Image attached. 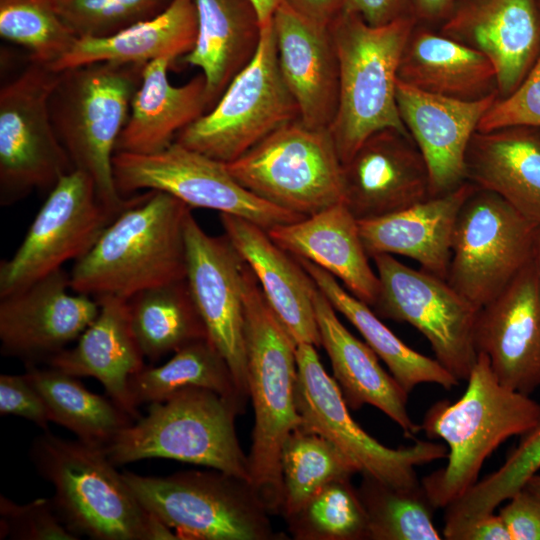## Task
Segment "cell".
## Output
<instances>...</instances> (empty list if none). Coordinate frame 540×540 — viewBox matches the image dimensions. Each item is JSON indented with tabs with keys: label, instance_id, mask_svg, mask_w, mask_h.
<instances>
[{
	"label": "cell",
	"instance_id": "bcb514c9",
	"mask_svg": "<svg viewBox=\"0 0 540 540\" xmlns=\"http://www.w3.org/2000/svg\"><path fill=\"white\" fill-rule=\"evenodd\" d=\"M0 414L25 418L48 430L47 407L35 387L23 375H0Z\"/></svg>",
	"mask_w": 540,
	"mask_h": 540
},
{
	"label": "cell",
	"instance_id": "4316f807",
	"mask_svg": "<svg viewBox=\"0 0 540 540\" xmlns=\"http://www.w3.org/2000/svg\"><path fill=\"white\" fill-rule=\"evenodd\" d=\"M99 312L77 344L47 359L50 367L75 377H93L109 398L133 419L139 413L129 392V379L144 367L143 354L132 333L128 302L115 296L94 298Z\"/></svg>",
	"mask_w": 540,
	"mask_h": 540
},
{
	"label": "cell",
	"instance_id": "3957f363",
	"mask_svg": "<svg viewBox=\"0 0 540 540\" xmlns=\"http://www.w3.org/2000/svg\"><path fill=\"white\" fill-rule=\"evenodd\" d=\"M465 393L454 403L441 400L425 413L421 430L448 446L445 467L421 484L435 508H445L477 481L485 460L509 437L523 435L537 422L540 404L502 386L489 358L478 352Z\"/></svg>",
	"mask_w": 540,
	"mask_h": 540
},
{
	"label": "cell",
	"instance_id": "1f68e13d",
	"mask_svg": "<svg viewBox=\"0 0 540 540\" xmlns=\"http://www.w3.org/2000/svg\"><path fill=\"white\" fill-rule=\"evenodd\" d=\"M194 3L196 41L180 60L201 70L210 110L232 79L255 56L262 27L251 0H194Z\"/></svg>",
	"mask_w": 540,
	"mask_h": 540
},
{
	"label": "cell",
	"instance_id": "83f0119b",
	"mask_svg": "<svg viewBox=\"0 0 540 540\" xmlns=\"http://www.w3.org/2000/svg\"><path fill=\"white\" fill-rule=\"evenodd\" d=\"M321 344L330 359L334 379L350 409L375 406L398 424L408 438L421 430L407 409L408 393L380 365L376 353L352 335L336 310L316 288L313 296Z\"/></svg>",
	"mask_w": 540,
	"mask_h": 540
},
{
	"label": "cell",
	"instance_id": "d6986e66",
	"mask_svg": "<svg viewBox=\"0 0 540 540\" xmlns=\"http://www.w3.org/2000/svg\"><path fill=\"white\" fill-rule=\"evenodd\" d=\"M343 203L355 218L386 216L432 197L427 164L409 134L370 135L342 164Z\"/></svg>",
	"mask_w": 540,
	"mask_h": 540
},
{
	"label": "cell",
	"instance_id": "f546056e",
	"mask_svg": "<svg viewBox=\"0 0 540 540\" xmlns=\"http://www.w3.org/2000/svg\"><path fill=\"white\" fill-rule=\"evenodd\" d=\"M466 180L540 226V133L530 127L476 131L467 149Z\"/></svg>",
	"mask_w": 540,
	"mask_h": 540
},
{
	"label": "cell",
	"instance_id": "7bdbcfd3",
	"mask_svg": "<svg viewBox=\"0 0 540 540\" xmlns=\"http://www.w3.org/2000/svg\"><path fill=\"white\" fill-rule=\"evenodd\" d=\"M171 0H51L77 38L115 34L164 10Z\"/></svg>",
	"mask_w": 540,
	"mask_h": 540
},
{
	"label": "cell",
	"instance_id": "f1b7e54d",
	"mask_svg": "<svg viewBox=\"0 0 540 540\" xmlns=\"http://www.w3.org/2000/svg\"><path fill=\"white\" fill-rule=\"evenodd\" d=\"M175 61L164 57L145 65L116 152L158 153L169 147L181 130L209 110L202 73L181 86L170 83L168 70Z\"/></svg>",
	"mask_w": 540,
	"mask_h": 540
},
{
	"label": "cell",
	"instance_id": "d590c367",
	"mask_svg": "<svg viewBox=\"0 0 540 540\" xmlns=\"http://www.w3.org/2000/svg\"><path fill=\"white\" fill-rule=\"evenodd\" d=\"M24 375L41 395L50 421L83 442L103 447L133 421L113 400L92 393L75 376L33 363L26 364Z\"/></svg>",
	"mask_w": 540,
	"mask_h": 540
},
{
	"label": "cell",
	"instance_id": "ab89813d",
	"mask_svg": "<svg viewBox=\"0 0 540 540\" xmlns=\"http://www.w3.org/2000/svg\"><path fill=\"white\" fill-rule=\"evenodd\" d=\"M357 489L368 517V539L440 540L433 522L436 509L422 484L399 488L362 474Z\"/></svg>",
	"mask_w": 540,
	"mask_h": 540
},
{
	"label": "cell",
	"instance_id": "ffe728a7",
	"mask_svg": "<svg viewBox=\"0 0 540 540\" xmlns=\"http://www.w3.org/2000/svg\"><path fill=\"white\" fill-rule=\"evenodd\" d=\"M474 339L502 386L528 396L540 388V292L533 257L479 310Z\"/></svg>",
	"mask_w": 540,
	"mask_h": 540
},
{
	"label": "cell",
	"instance_id": "8fae6325",
	"mask_svg": "<svg viewBox=\"0 0 540 540\" xmlns=\"http://www.w3.org/2000/svg\"><path fill=\"white\" fill-rule=\"evenodd\" d=\"M60 72L31 62L0 90V204L51 190L74 170L53 127L50 95Z\"/></svg>",
	"mask_w": 540,
	"mask_h": 540
},
{
	"label": "cell",
	"instance_id": "74e56055",
	"mask_svg": "<svg viewBox=\"0 0 540 540\" xmlns=\"http://www.w3.org/2000/svg\"><path fill=\"white\" fill-rule=\"evenodd\" d=\"M356 473L359 467L334 443L303 425L296 428L281 451V513L295 514L323 486Z\"/></svg>",
	"mask_w": 540,
	"mask_h": 540
},
{
	"label": "cell",
	"instance_id": "11a10c76",
	"mask_svg": "<svg viewBox=\"0 0 540 540\" xmlns=\"http://www.w3.org/2000/svg\"><path fill=\"white\" fill-rule=\"evenodd\" d=\"M524 487L540 498V474L532 476Z\"/></svg>",
	"mask_w": 540,
	"mask_h": 540
},
{
	"label": "cell",
	"instance_id": "d6a6232c",
	"mask_svg": "<svg viewBox=\"0 0 540 540\" xmlns=\"http://www.w3.org/2000/svg\"><path fill=\"white\" fill-rule=\"evenodd\" d=\"M197 14L194 0H171L157 15L106 37L78 38L50 68L63 70L96 63H142L169 57L180 59L194 47Z\"/></svg>",
	"mask_w": 540,
	"mask_h": 540
},
{
	"label": "cell",
	"instance_id": "7a4b0ae2",
	"mask_svg": "<svg viewBox=\"0 0 540 540\" xmlns=\"http://www.w3.org/2000/svg\"><path fill=\"white\" fill-rule=\"evenodd\" d=\"M243 283L248 389L255 416L248 455L250 483L269 513L276 514L283 505L282 447L288 435L303 425L295 400L297 344L247 264Z\"/></svg>",
	"mask_w": 540,
	"mask_h": 540
},
{
	"label": "cell",
	"instance_id": "f907efd6",
	"mask_svg": "<svg viewBox=\"0 0 540 540\" xmlns=\"http://www.w3.org/2000/svg\"><path fill=\"white\" fill-rule=\"evenodd\" d=\"M301 15L324 25H330L341 13L346 0H283Z\"/></svg>",
	"mask_w": 540,
	"mask_h": 540
},
{
	"label": "cell",
	"instance_id": "ba28073f",
	"mask_svg": "<svg viewBox=\"0 0 540 540\" xmlns=\"http://www.w3.org/2000/svg\"><path fill=\"white\" fill-rule=\"evenodd\" d=\"M142 506L182 540H270L265 504L245 479L214 471H183L165 477L125 471Z\"/></svg>",
	"mask_w": 540,
	"mask_h": 540
},
{
	"label": "cell",
	"instance_id": "603a6c76",
	"mask_svg": "<svg viewBox=\"0 0 540 540\" xmlns=\"http://www.w3.org/2000/svg\"><path fill=\"white\" fill-rule=\"evenodd\" d=\"M278 64L300 120L329 129L339 99V62L330 25L315 22L283 0L273 15Z\"/></svg>",
	"mask_w": 540,
	"mask_h": 540
},
{
	"label": "cell",
	"instance_id": "4fadbf2b",
	"mask_svg": "<svg viewBox=\"0 0 540 540\" xmlns=\"http://www.w3.org/2000/svg\"><path fill=\"white\" fill-rule=\"evenodd\" d=\"M113 173L123 197L143 189L161 191L191 208L238 216L266 230L305 218L247 190L231 175L226 163L177 142L153 154L116 152Z\"/></svg>",
	"mask_w": 540,
	"mask_h": 540
},
{
	"label": "cell",
	"instance_id": "9c48e42d",
	"mask_svg": "<svg viewBox=\"0 0 540 540\" xmlns=\"http://www.w3.org/2000/svg\"><path fill=\"white\" fill-rule=\"evenodd\" d=\"M300 118L281 75L273 19L262 25L257 52L217 103L174 142L230 163L281 126Z\"/></svg>",
	"mask_w": 540,
	"mask_h": 540
},
{
	"label": "cell",
	"instance_id": "f35d334b",
	"mask_svg": "<svg viewBox=\"0 0 540 540\" xmlns=\"http://www.w3.org/2000/svg\"><path fill=\"white\" fill-rule=\"evenodd\" d=\"M521 436L519 444L498 470L478 480L464 495L445 507V539L456 540L471 522L494 512L499 504L511 498L538 473L540 413L536 424Z\"/></svg>",
	"mask_w": 540,
	"mask_h": 540
},
{
	"label": "cell",
	"instance_id": "9a60e30c",
	"mask_svg": "<svg viewBox=\"0 0 540 540\" xmlns=\"http://www.w3.org/2000/svg\"><path fill=\"white\" fill-rule=\"evenodd\" d=\"M371 258L380 283L375 313L415 327L435 359L459 381H467L478 356L474 333L479 310L444 279L390 254Z\"/></svg>",
	"mask_w": 540,
	"mask_h": 540
},
{
	"label": "cell",
	"instance_id": "9f6ffc18",
	"mask_svg": "<svg viewBox=\"0 0 540 540\" xmlns=\"http://www.w3.org/2000/svg\"><path fill=\"white\" fill-rule=\"evenodd\" d=\"M537 1H538L539 6H540V0H537Z\"/></svg>",
	"mask_w": 540,
	"mask_h": 540
},
{
	"label": "cell",
	"instance_id": "2e32d148",
	"mask_svg": "<svg viewBox=\"0 0 540 540\" xmlns=\"http://www.w3.org/2000/svg\"><path fill=\"white\" fill-rule=\"evenodd\" d=\"M99 200L93 180L74 169L59 179L23 242L0 263V297L26 288L78 260L115 219Z\"/></svg>",
	"mask_w": 540,
	"mask_h": 540
},
{
	"label": "cell",
	"instance_id": "8d00e7d4",
	"mask_svg": "<svg viewBox=\"0 0 540 540\" xmlns=\"http://www.w3.org/2000/svg\"><path fill=\"white\" fill-rule=\"evenodd\" d=\"M128 385L136 408L164 401L186 387L209 389L235 401L243 410L246 406L225 360L208 338L181 347L161 366H144L130 377Z\"/></svg>",
	"mask_w": 540,
	"mask_h": 540
},
{
	"label": "cell",
	"instance_id": "484cf974",
	"mask_svg": "<svg viewBox=\"0 0 540 540\" xmlns=\"http://www.w3.org/2000/svg\"><path fill=\"white\" fill-rule=\"evenodd\" d=\"M475 188L473 183L465 181L448 193L401 211L358 221L367 254L408 257L422 270L446 280L456 220Z\"/></svg>",
	"mask_w": 540,
	"mask_h": 540
},
{
	"label": "cell",
	"instance_id": "d4e9b609",
	"mask_svg": "<svg viewBox=\"0 0 540 540\" xmlns=\"http://www.w3.org/2000/svg\"><path fill=\"white\" fill-rule=\"evenodd\" d=\"M267 232L289 254L324 269L355 297L374 306L379 278L370 266L358 220L343 202Z\"/></svg>",
	"mask_w": 540,
	"mask_h": 540
},
{
	"label": "cell",
	"instance_id": "e0dca14e",
	"mask_svg": "<svg viewBox=\"0 0 540 540\" xmlns=\"http://www.w3.org/2000/svg\"><path fill=\"white\" fill-rule=\"evenodd\" d=\"M186 280L207 337L225 360L240 396L249 398L243 273L228 238L207 234L190 214L185 225Z\"/></svg>",
	"mask_w": 540,
	"mask_h": 540
},
{
	"label": "cell",
	"instance_id": "7c38bea8",
	"mask_svg": "<svg viewBox=\"0 0 540 540\" xmlns=\"http://www.w3.org/2000/svg\"><path fill=\"white\" fill-rule=\"evenodd\" d=\"M537 227L502 197L476 186L456 220L446 281L480 310L532 259Z\"/></svg>",
	"mask_w": 540,
	"mask_h": 540
},
{
	"label": "cell",
	"instance_id": "52a82bcc",
	"mask_svg": "<svg viewBox=\"0 0 540 540\" xmlns=\"http://www.w3.org/2000/svg\"><path fill=\"white\" fill-rule=\"evenodd\" d=\"M233 400L205 388L186 387L122 429L103 450L115 466L165 458L202 465L245 479L249 462L239 444L235 418L243 413ZM251 484V483H250Z\"/></svg>",
	"mask_w": 540,
	"mask_h": 540
},
{
	"label": "cell",
	"instance_id": "30bf717a",
	"mask_svg": "<svg viewBox=\"0 0 540 540\" xmlns=\"http://www.w3.org/2000/svg\"><path fill=\"white\" fill-rule=\"evenodd\" d=\"M247 190L308 217L343 202L342 162L329 129L289 122L226 163Z\"/></svg>",
	"mask_w": 540,
	"mask_h": 540
},
{
	"label": "cell",
	"instance_id": "4dcf8cb0",
	"mask_svg": "<svg viewBox=\"0 0 540 540\" xmlns=\"http://www.w3.org/2000/svg\"><path fill=\"white\" fill-rule=\"evenodd\" d=\"M398 80L430 94L463 101L498 95L496 71L486 56L418 23L405 44Z\"/></svg>",
	"mask_w": 540,
	"mask_h": 540
},
{
	"label": "cell",
	"instance_id": "f6af8a7d",
	"mask_svg": "<svg viewBox=\"0 0 540 540\" xmlns=\"http://www.w3.org/2000/svg\"><path fill=\"white\" fill-rule=\"evenodd\" d=\"M509 127L540 128V54L520 85L507 97L495 100L477 131Z\"/></svg>",
	"mask_w": 540,
	"mask_h": 540
},
{
	"label": "cell",
	"instance_id": "5b68a950",
	"mask_svg": "<svg viewBox=\"0 0 540 540\" xmlns=\"http://www.w3.org/2000/svg\"><path fill=\"white\" fill-rule=\"evenodd\" d=\"M145 65L96 62L63 70L49 99L53 127L74 169L93 180L99 200L116 216L144 195H120L113 157Z\"/></svg>",
	"mask_w": 540,
	"mask_h": 540
},
{
	"label": "cell",
	"instance_id": "816d5d0a",
	"mask_svg": "<svg viewBox=\"0 0 540 540\" xmlns=\"http://www.w3.org/2000/svg\"><path fill=\"white\" fill-rule=\"evenodd\" d=\"M459 0H412V15L418 24L441 26L452 14Z\"/></svg>",
	"mask_w": 540,
	"mask_h": 540
},
{
	"label": "cell",
	"instance_id": "ee69618b",
	"mask_svg": "<svg viewBox=\"0 0 540 540\" xmlns=\"http://www.w3.org/2000/svg\"><path fill=\"white\" fill-rule=\"evenodd\" d=\"M0 539L77 540L63 524L52 499L38 498L17 504L0 496Z\"/></svg>",
	"mask_w": 540,
	"mask_h": 540
},
{
	"label": "cell",
	"instance_id": "44dd1931",
	"mask_svg": "<svg viewBox=\"0 0 540 540\" xmlns=\"http://www.w3.org/2000/svg\"><path fill=\"white\" fill-rule=\"evenodd\" d=\"M439 31L490 60L498 98H505L540 54V6L537 0H459Z\"/></svg>",
	"mask_w": 540,
	"mask_h": 540
},
{
	"label": "cell",
	"instance_id": "681fc988",
	"mask_svg": "<svg viewBox=\"0 0 540 540\" xmlns=\"http://www.w3.org/2000/svg\"><path fill=\"white\" fill-rule=\"evenodd\" d=\"M457 540H510V536L501 516L491 512L471 522Z\"/></svg>",
	"mask_w": 540,
	"mask_h": 540
},
{
	"label": "cell",
	"instance_id": "277c9868",
	"mask_svg": "<svg viewBox=\"0 0 540 540\" xmlns=\"http://www.w3.org/2000/svg\"><path fill=\"white\" fill-rule=\"evenodd\" d=\"M31 460L55 490L53 505L74 535L95 540H167L176 534L138 501L103 447L44 431ZM79 538V537H78Z\"/></svg>",
	"mask_w": 540,
	"mask_h": 540
},
{
	"label": "cell",
	"instance_id": "836d02e7",
	"mask_svg": "<svg viewBox=\"0 0 540 540\" xmlns=\"http://www.w3.org/2000/svg\"><path fill=\"white\" fill-rule=\"evenodd\" d=\"M293 257L334 309L360 332L366 344L384 361L391 375L408 394L422 383L438 384L447 390L459 385L460 381L436 359L415 351L399 339L369 305L351 294L334 276L303 258Z\"/></svg>",
	"mask_w": 540,
	"mask_h": 540
},
{
	"label": "cell",
	"instance_id": "5bb4252c",
	"mask_svg": "<svg viewBox=\"0 0 540 540\" xmlns=\"http://www.w3.org/2000/svg\"><path fill=\"white\" fill-rule=\"evenodd\" d=\"M295 400L303 426L319 433L341 449L361 474L399 488L421 484L415 467L447 457L448 448L431 441H416L389 448L370 436L354 421L335 379L323 368L316 347L297 344Z\"/></svg>",
	"mask_w": 540,
	"mask_h": 540
},
{
	"label": "cell",
	"instance_id": "60d3db41",
	"mask_svg": "<svg viewBox=\"0 0 540 540\" xmlns=\"http://www.w3.org/2000/svg\"><path fill=\"white\" fill-rule=\"evenodd\" d=\"M351 479H339L319 489L286 518L295 539H368V517Z\"/></svg>",
	"mask_w": 540,
	"mask_h": 540
},
{
	"label": "cell",
	"instance_id": "db71d44e",
	"mask_svg": "<svg viewBox=\"0 0 540 540\" xmlns=\"http://www.w3.org/2000/svg\"><path fill=\"white\" fill-rule=\"evenodd\" d=\"M533 260L536 268L538 288L540 292V226H538L536 230Z\"/></svg>",
	"mask_w": 540,
	"mask_h": 540
},
{
	"label": "cell",
	"instance_id": "6da1fadb",
	"mask_svg": "<svg viewBox=\"0 0 540 540\" xmlns=\"http://www.w3.org/2000/svg\"><path fill=\"white\" fill-rule=\"evenodd\" d=\"M191 209L168 193L145 192L75 261L71 290L129 300L146 289L186 279L185 225Z\"/></svg>",
	"mask_w": 540,
	"mask_h": 540
},
{
	"label": "cell",
	"instance_id": "f5cc1de1",
	"mask_svg": "<svg viewBox=\"0 0 540 540\" xmlns=\"http://www.w3.org/2000/svg\"><path fill=\"white\" fill-rule=\"evenodd\" d=\"M255 6L261 27L262 25L270 22L273 19V15L277 7L282 0H251Z\"/></svg>",
	"mask_w": 540,
	"mask_h": 540
},
{
	"label": "cell",
	"instance_id": "8992f818",
	"mask_svg": "<svg viewBox=\"0 0 540 540\" xmlns=\"http://www.w3.org/2000/svg\"><path fill=\"white\" fill-rule=\"evenodd\" d=\"M416 24L408 16L371 26L344 12L330 24L339 62V99L329 131L342 164L379 130L409 134L398 111L396 87L401 56Z\"/></svg>",
	"mask_w": 540,
	"mask_h": 540
},
{
	"label": "cell",
	"instance_id": "7402d4cb",
	"mask_svg": "<svg viewBox=\"0 0 540 540\" xmlns=\"http://www.w3.org/2000/svg\"><path fill=\"white\" fill-rule=\"evenodd\" d=\"M497 94L463 101L430 94L397 81L400 118L429 171L431 194L448 193L466 180V154Z\"/></svg>",
	"mask_w": 540,
	"mask_h": 540
},
{
	"label": "cell",
	"instance_id": "cb8c5ba5",
	"mask_svg": "<svg viewBox=\"0 0 540 540\" xmlns=\"http://www.w3.org/2000/svg\"><path fill=\"white\" fill-rule=\"evenodd\" d=\"M224 235L256 277L267 303L296 344L320 347L314 281L298 261L277 245L266 229L246 219L220 214Z\"/></svg>",
	"mask_w": 540,
	"mask_h": 540
},
{
	"label": "cell",
	"instance_id": "ac0fdd59",
	"mask_svg": "<svg viewBox=\"0 0 540 540\" xmlns=\"http://www.w3.org/2000/svg\"><path fill=\"white\" fill-rule=\"evenodd\" d=\"M63 269L10 295L0 297V340L4 355L36 364L64 350L94 321L99 304L70 293Z\"/></svg>",
	"mask_w": 540,
	"mask_h": 540
},
{
	"label": "cell",
	"instance_id": "e575fe53",
	"mask_svg": "<svg viewBox=\"0 0 540 540\" xmlns=\"http://www.w3.org/2000/svg\"><path fill=\"white\" fill-rule=\"evenodd\" d=\"M127 302L134 338L152 362L208 338L186 279L146 289Z\"/></svg>",
	"mask_w": 540,
	"mask_h": 540
},
{
	"label": "cell",
	"instance_id": "7dc6e473",
	"mask_svg": "<svg viewBox=\"0 0 540 540\" xmlns=\"http://www.w3.org/2000/svg\"><path fill=\"white\" fill-rule=\"evenodd\" d=\"M500 509L510 540H540V498L523 487Z\"/></svg>",
	"mask_w": 540,
	"mask_h": 540
},
{
	"label": "cell",
	"instance_id": "c3c4849f",
	"mask_svg": "<svg viewBox=\"0 0 540 540\" xmlns=\"http://www.w3.org/2000/svg\"><path fill=\"white\" fill-rule=\"evenodd\" d=\"M341 12L357 15L371 26L413 16L412 0H346Z\"/></svg>",
	"mask_w": 540,
	"mask_h": 540
},
{
	"label": "cell",
	"instance_id": "b9f144b4",
	"mask_svg": "<svg viewBox=\"0 0 540 540\" xmlns=\"http://www.w3.org/2000/svg\"><path fill=\"white\" fill-rule=\"evenodd\" d=\"M0 35L26 48L31 62L48 67L67 54L78 39L51 0H0Z\"/></svg>",
	"mask_w": 540,
	"mask_h": 540
}]
</instances>
